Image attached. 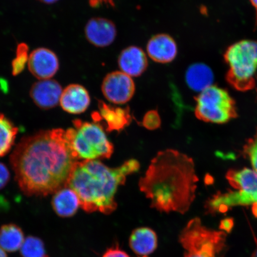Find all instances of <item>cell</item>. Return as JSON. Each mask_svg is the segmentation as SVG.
<instances>
[{
	"label": "cell",
	"instance_id": "obj_28",
	"mask_svg": "<svg viewBox=\"0 0 257 257\" xmlns=\"http://www.w3.org/2000/svg\"><path fill=\"white\" fill-rule=\"evenodd\" d=\"M233 227V221L232 219H224L221 221L220 229L226 231L227 232H230Z\"/></svg>",
	"mask_w": 257,
	"mask_h": 257
},
{
	"label": "cell",
	"instance_id": "obj_27",
	"mask_svg": "<svg viewBox=\"0 0 257 257\" xmlns=\"http://www.w3.org/2000/svg\"><path fill=\"white\" fill-rule=\"evenodd\" d=\"M102 257H130V256L123 250L116 248L108 249Z\"/></svg>",
	"mask_w": 257,
	"mask_h": 257
},
{
	"label": "cell",
	"instance_id": "obj_7",
	"mask_svg": "<svg viewBox=\"0 0 257 257\" xmlns=\"http://www.w3.org/2000/svg\"><path fill=\"white\" fill-rule=\"evenodd\" d=\"M179 240L185 250L184 257H223L226 234L208 229L200 218H194L182 231Z\"/></svg>",
	"mask_w": 257,
	"mask_h": 257
},
{
	"label": "cell",
	"instance_id": "obj_6",
	"mask_svg": "<svg viewBox=\"0 0 257 257\" xmlns=\"http://www.w3.org/2000/svg\"><path fill=\"white\" fill-rule=\"evenodd\" d=\"M229 67L226 80L239 91L257 89V41L242 40L228 47L224 54Z\"/></svg>",
	"mask_w": 257,
	"mask_h": 257
},
{
	"label": "cell",
	"instance_id": "obj_9",
	"mask_svg": "<svg viewBox=\"0 0 257 257\" xmlns=\"http://www.w3.org/2000/svg\"><path fill=\"white\" fill-rule=\"evenodd\" d=\"M105 98L112 103L123 104L130 101L136 91L132 77L121 71L108 73L101 85Z\"/></svg>",
	"mask_w": 257,
	"mask_h": 257
},
{
	"label": "cell",
	"instance_id": "obj_18",
	"mask_svg": "<svg viewBox=\"0 0 257 257\" xmlns=\"http://www.w3.org/2000/svg\"><path fill=\"white\" fill-rule=\"evenodd\" d=\"M214 74L206 64L195 63L186 72V82L193 91L202 92L213 85Z\"/></svg>",
	"mask_w": 257,
	"mask_h": 257
},
{
	"label": "cell",
	"instance_id": "obj_25",
	"mask_svg": "<svg viewBox=\"0 0 257 257\" xmlns=\"http://www.w3.org/2000/svg\"><path fill=\"white\" fill-rule=\"evenodd\" d=\"M143 125L149 130H156L160 127L161 118L159 112L156 110H151L144 115Z\"/></svg>",
	"mask_w": 257,
	"mask_h": 257
},
{
	"label": "cell",
	"instance_id": "obj_17",
	"mask_svg": "<svg viewBox=\"0 0 257 257\" xmlns=\"http://www.w3.org/2000/svg\"><path fill=\"white\" fill-rule=\"evenodd\" d=\"M80 206L78 195L69 186H65L54 193L52 207L56 213L62 217L74 216Z\"/></svg>",
	"mask_w": 257,
	"mask_h": 257
},
{
	"label": "cell",
	"instance_id": "obj_24",
	"mask_svg": "<svg viewBox=\"0 0 257 257\" xmlns=\"http://www.w3.org/2000/svg\"><path fill=\"white\" fill-rule=\"evenodd\" d=\"M244 152L248 157L253 170L257 172V133L252 139L249 140L246 144Z\"/></svg>",
	"mask_w": 257,
	"mask_h": 257
},
{
	"label": "cell",
	"instance_id": "obj_30",
	"mask_svg": "<svg viewBox=\"0 0 257 257\" xmlns=\"http://www.w3.org/2000/svg\"><path fill=\"white\" fill-rule=\"evenodd\" d=\"M250 3H251L253 7L256 10V21H257V0H250Z\"/></svg>",
	"mask_w": 257,
	"mask_h": 257
},
{
	"label": "cell",
	"instance_id": "obj_20",
	"mask_svg": "<svg viewBox=\"0 0 257 257\" xmlns=\"http://www.w3.org/2000/svg\"><path fill=\"white\" fill-rule=\"evenodd\" d=\"M25 239L23 231L17 225L8 224L0 228V247L6 252L17 251Z\"/></svg>",
	"mask_w": 257,
	"mask_h": 257
},
{
	"label": "cell",
	"instance_id": "obj_11",
	"mask_svg": "<svg viewBox=\"0 0 257 257\" xmlns=\"http://www.w3.org/2000/svg\"><path fill=\"white\" fill-rule=\"evenodd\" d=\"M63 89L56 80H39L35 82L30 94L35 105L43 110H50L60 104Z\"/></svg>",
	"mask_w": 257,
	"mask_h": 257
},
{
	"label": "cell",
	"instance_id": "obj_21",
	"mask_svg": "<svg viewBox=\"0 0 257 257\" xmlns=\"http://www.w3.org/2000/svg\"><path fill=\"white\" fill-rule=\"evenodd\" d=\"M18 133V128L6 115L0 113V157L11 151Z\"/></svg>",
	"mask_w": 257,
	"mask_h": 257
},
{
	"label": "cell",
	"instance_id": "obj_32",
	"mask_svg": "<svg viewBox=\"0 0 257 257\" xmlns=\"http://www.w3.org/2000/svg\"><path fill=\"white\" fill-rule=\"evenodd\" d=\"M251 257H257V248L252 253Z\"/></svg>",
	"mask_w": 257,
	"mask_h": 257
},
{
	"label": "cell",
	"instance_id": "obj_29",
	"mask_svg": "<svg viewBox=\"0 0 257 257\" xmlns=\"http://www.w3.org/2000/svg\"><path fill=\"white\" fill-rule=\"evenodd\" d=\"M38 1L44 3L45 5H50L54 4V3H57L58 1H59V0H38Z\"/></svg>",
	"mask_w": 257,
	"mask_h": 257
},
{
	"label": "cell",
	"instance_id": "obj_13",
	"mask_svg": "<svg viewBox=\"0 0 257 257\" xmlns=\"http://www.w3.org/2000/svg\"><path fill=\"white\" fill-rule=\"evenodd\" d=\"M99 112H95L92 116L95 122L103 120L106 124L107 132L116 131L120 132L128 126L132 121L130 108L114 107L105 104L103 101H99Z\"/></svg>",
	"mask_w": 257,
	"mask_h": 257
},
{
	"label": "cell",
	"instance_id": "obj_31",
	"mask_svg": "<svg viewBox=\"0 0 257 257\" xmlns=\"http://www.w3.org/2000/svg\"><path fill=\"white\" fill-rule=\"evenodd\" d=\"M0 257H8L5 250L1 248V247H0Z\"/></svg>",
	"mask_w": 257,
	"mask_h": 257
},
{
	"label": "cell",
	"instance_id": "obj_14",
	"mask_svg": "<svg viewBox=\"0 0 257 257\" xmlns=\"http://www.w3.org/2000/svg\"><path fill=\"white\" fill-rule=\"evenodd\" d=\"M91 98L84 86L73 83L63 90L60 105L63 110L72 114H79L87 110Z\"/></svg>",
	"mask_w": 257,
	"mask_h": 257
},
{
	"label": "cell",
	"instance_id": "obj_15",
	"mask_svg": "<svg viewBox=\"0 0 257 257\" xmlns=\"http://www.w3.org/2000/svg\"><path fill=\"white\" fill-rule=\"evenodd\" d=\"M147 53L154 62L168 63L172 62L178 54V47L173 38L166 34L156 35L147 44Z\"/></svg>",
	"mask_w": 257,
	"mask_h": 257
},
{
	"label": "cell",
	"instance_id": "obj_4",
	"mask_svg": "<svg viewBox=\"0 0 257 257\" xmlns=\"http://www.w3.org/2000/svg\"><path fill=\"white\" fill-rule=\"evenodd\" d=\"M226 178L234 190L213 195L205 204L209 213H223L233 207L252 205L257 217V172L247 168L232 170L228 172Z\"/></svg>",
	"mask_w": 257,
	"mask_h": 257
},
{
	"label": "cell",
	"instance_id": "obj_5",
	"mask_svg": "<svg viewBox=\"0 0 257 257\" xmlns=\"http://www.w3.org/2000/svg\"><path fill=\"white\" fill-rule=\"evenodd\" d=\"M73 128L66 131L73 155L79 161L110 158L114 152L103 128L96 122L73 121Z\"/></svg>",
	"mask_w": 257,
	"mask_h": 257
},
{
	"label": "cell",
	"instance_id": "obj_10",
	"mask_svg": "<svg viewBox=\"0 0 257 257\" xmlns=\"http://www.w3.org/2000/svg\"><path fill=\"white\" fill-rule=\"evenodd\" d=\"M28 69L39 80L52 79L59 71L60 62L57 54L48 48L41 47L29 55Z\"/></svg>",
	"mask_w": 257,
	"mask_h": 257
},
{
	"label": "cell",
	"instance_id": "obj_2",
	"mask_svg": "<svg viewBox=\"0 0 257 257\" xmlns=\"http://www.w3.org/2000/svg\"><path fill=\"white\" fill-rule=\"evenodd\" d=\"M198 178L194 160L178 151L157 153L139 181L140 191L161 212L185 214L195 198Z\"/></svg>",
	"mask_w": 257,
	"mask_h": 257
},
{
	"label": "cell",
	"instance_id": "obj_26",
	"mask_svg": "<svg viewBox=\"0 0 257 257\" xmlns=\"http://www.w3.org/2000/svg\"><path fill=\"white\" fill-rule=\"evenodd\" d=\"M10 179H11V173L7 166L0 162V190L8 185Z\"/></svg>",
	"mask_w": 257,
	"mask_h": 257
},
{
	"label": "cell",
	"instance_id": "obj_1",
	"mask_svg": "<svg viewBox=\"0 0 257 257\" xmlns=\"http://www.w3.org/2000/svg\"><path fill=\"white\" fill-rule=\"evenodd\" d=\"M10 161L19 187L28 196H46L65 187L79 162L62 128L22 138Z\"/></svg>",
	"mask_w": 257,
	"mask_h": 257
},
{
	"label": "cell",
	"instance_id": "obj_33",
	"mask_svg": "<svg viewBox=\"0 0 257 257\" xmlns=\"http://www.w3.org/2000/svg\"><path fill=\"white\" fill-rule=\"evenodd\" d=\"M100 1H102V0H92V2H94L95 4V3L100 2Z\"/></svg>",
	"mask_w": 257,
	"mask_h": 257
},
{
	"label": "cell",
	"instance_id": "obj_8",
	"mask_svg": "<svg viewBox=\"0 0 257 257\" xmlns=\"http://www.w3.org/2000/svg\"><path fill=\"white\" fill-rule=\"evenodd\" d=\"M195 114L199 120L223 124L237 117L235 102L226 90L212 85L195 98Z\"/></svg>",
	"mask_w": 257,
	"mask_h": 257
},
{
	"label": "cell",
	"instance_id": "obj_22",
	"mask_svg": "<svg viewBox=\"0 0 257 257\" xmlns=\"http://www.w3.org/2000/svg\"><path fill=\"white\" fill-rule=\"evenodd\" d=\"M21 253L24 257H48L43 241L35 236H29L25 239Z\"/></svg>",
	"mask_w": 257,
	"mask_h": 257
},
{
	"label": "cell",
	"instance_id": "obj_19",
	"mask_svg": "<svg viewBox=\"0 0 257 257\" xmlns=\"http://www.w3.org/2000/svg\"><path fill=\"white\" fill-rule=\"evenodd\" d=\"M130 245L132 249L138 255L150 254L157 248L156 234L150 228H138L132 233Z\"/></svg>",
	"mask_w": 257,
	"mask_h": 257
},
{
	"label": "cell",
	"instance_id": "obj_12",
	"mask_svg": "<svg viewBox=\"0 0 257 257\" xmlns=\"http://www.w3.org/2000/svg\"><path fill=\"white\" fill-rule=\"evenodd\" d=\"M116 28L108 19L94 18L90 19L85 28L86 40L96 47L104 48L113 43L116 37Z\"/></svg>",
	"mask_w": 257,
	"mask_h": 257
},
{
	"label": "cell",
	"instance_id": "obj_3",
	"mask_svg": "<svg viewBox=\"0 0 257 257\" xmlns=\"http://www.w3.org/2000/svg\"><path fill=\"white\" fill-rule=\"evenodd\" d=\"M140 168L139 162L134 159L117 168H108L97 160L81 161L76 163L67 186L78 195L83 210L110 214L117 206L115 195L118 186Z\"/></svg>",
	"mask_w": 257,
	"mask_h": 257
},
{
	"label": "cell",
	"instance_id": "obj_23",
	"mask_svg": "<svg viewBox=\"0 0 257 257\" xmlns=\"http://www.w3.org/2000/svg\"><path fill=\"white\" fill-rule=\"evenodd\" d=\"M28 48L27 45H19L16 59L12 63V72L14 75H17L24 70L25 64L28 63L29 58Z\"/></svg>",
	"mask_w": 257,
	"mask_h": 257
},
{
	"label": "cell",
	"instance_id": "obj_16",
	"mask_svg": "<svg viewBox=\"0 0 257 257\" xmlns=\"http://www.w3.org/2000/svg\"><path fill=\"white\" fill-rule=\"evenodd\" d=\"M118 63L121 72L131 77H138L146 71L148 60L146 54L141 48L132 46L122 51Z\"/></svg>",
	"mask_w": 257,
	"mask_h": 257
}]
</instances>
